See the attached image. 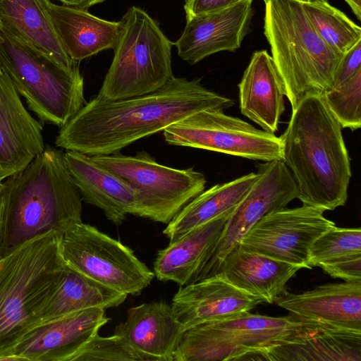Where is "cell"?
<instances>
[{"mask_svg": "<svg viewBox=\"0 0 361 361\" xmlns=\"http://www.w3.org/2000/svg\"><path fill=\"white\" fill-rule=\"evenodd\" d=\"M274 302L298 316L361 331V282L326 283L301 293L286 290Z\"/></svg>", "mask_w": 361, "mask_h": 361, "instance_id": "obj_18", "label": "cell"}, {"mask_svg": "<svg viewBox=\"0 0 361 361\" xmlns=\"http://www.w3.org/2000/svg\"><path fill=\"white\" fill-rule=\"evenodd\" d=\"M0 258L48 231L61 237L82 223V197L66 166L63 153L47 147L4 182Z\"/></svg>", "mask_w": 361, "mask_h": 361, "instance_id": "obj_3", "label": "cell"}, {"mask_svg": "<svg viewBox=\"0 0 361 361\" xmlns=\"http://www.w3.org/2000/svg\"><path fill=\"white\" fill-rule=\"evenodd\" d=\"M1 1V0H0ZM2 25V23H1V17H0V27H1Z\"/></svg>", "mask_w": 361, "mask_h": 361, "instance_id": "obj_40", "label": "cell"}, {"mask_svg": "<svg viewBox=\"0 0 361 361\" xmlns=\"http://www.w3.org/2000/svg\"><path fill=\"white\" fill-rule=\"evenodd\" d=\"M230 215L200 226L159 250L154 263V276L180 286L192 283L218 242Z\"/></svg>", "mask_w": 361, "mask_h": 361, "instance_id": "obj_23", "label": "cell"}, {"mask_svg": "<svg viewBox=\"0 0 361 361\" xmlns=\"http://www.w3.org/2000/svg\"><path fill=\"white\" fill-rule=\"evenodd\" d=\"M256 360L361 361V331L325 326L274 347Z\"/></svg>", "mask_w": 361, "mask_h": 361, "instance_id": "obj_26", "label": "cell"}, {"mask_svg": "<svg viewBox=\"0 0 361 361\" xmlns=\"http://www.w3.org/2000/svg\"><path fill=\"white\" fill-rule=\"evenodd\" d=\"M243 115L263 130L275 133L285 111V86L279 70L266 50L253 53L238 84Z\"/></svg>", "mask_w": 361, "mask_h": 361, "instance_id": "obj_20", "label": "cell"}, {"mask_svg": "<svg viewBox=\"0 0 361 361\" xmlns=\"http://www.w3.org/2000/svg\"><path fill=\"white\" fill-rule=\"evenodd\" d=\"M184 331L172 305L154 301L130 308L126 320L116 326L114 334L154 361H173Z\"/></svg>", "mask_w": 361, "mask_h": 361, "instance_id": "obj_21", "label": "cell"}, {"mask_svg": "<svg viewBox=\"0 0 361 361\" xmlns=\"http://www.w3.org/2000/svg\"><path fill=\"white\" fill-rule=\"evenodd\" d=\"M321 97L342 128L354 131L361 127V70Z\"/></svg>", "mask_w": 361, "mask_h": 361, "instance_id": "obj_30", "label": "cell"}, {"mask_svg": "<svg viewBox=\"0 0 361 361\" xmlns=\"http://www.w3.org/2000/svg\"><path fill=\"white\" fill-rule=\"evenodd\" d=\"M0 67L42 122L61 128L86 104L78 63L63 65L3 24Z\"/></svg>", "mask_w": 361, "mask_h": 361, "instance_id": "obj_6", "label": "cell"}, {"mask_svg": "<svg viewBox=\"0 0 361 361\" xmlns=\"http://www.w3.org/2000/svg\"><path fill=\"white\" fill-rule=\"evenodd\" d=\"M325 326H330L293 313L274 317L245 312L185 330L173 361L255 360L274 347Z\"/></svg>", "mask_w": 361, "mask_h": 361, "instance_id": "obj_7", "label": "cell"}, {"mask_svg": "<svg viewBox=\"0 0 361 361\" xmlns=\"http://www.w3.org/2000/svg\"><path fill=\"white\" fill-rule=\"evenodd\" d=\"M257 177V173H250L202 191L173 218L163 233L171 243L200 226L220 216L230 215Z\"/></svg>", "mask_w": 361, "mask_h": 361, "instance_id": "obj_25", "label": "cell"}, {"mask_svg": "<svg viewBox=\"0 0 361 361\" xmlns=\"http://www.w3.org/2000/svg\"><path fill=\"white\" fill-rule=\"evenodd\" d=\"M62 4L76 8L87 11L88 8L96 4L104 2L105 0H58Z\"/></svg>", "mask_w": 361, "mask_h": 361, "instance_id": "obj_36", "label": "cell"}, {"mask_svg": "<svg viewBox=\"0 0 361 361\" xmlns=\"http://www.w3.org/2000/svg\"><path fill=\"white\" fill-rule=\"evenodd\" d=\"M63 159L85 202L101 209L117 225L126 214L135 215L139 192L130 183L97 164L91 156L66 150Z\"/></svg>", "mask_w": 361, "mask_h": 361, "instance_id": "obj_19", "label": "cell"}, {"mask_svg": "<svg viewBox=\"0 0 361 361\" xmlns=\"http://www.w3.org/2000/svg\"><path fill=\"white\" fill-rule=\"evenodd\" d=\"M324 212L305 204L274 211L260 219L238 245L301 269H311L308 262L311 245L320 235L336 226L324 217Z\"/></svg>", "mask_w": 361, "mask_h": 361, "instance_id": "obj_13", "label": "cell"}, {"mask_svg": "<svg viewBox=\"0 0 361 361\" xmlns=\"http://www.w3.org/2000/svg\"><path fill=\"white\" fill-rule=\"evenodd\" d=\"M51 17L61 42L74 61L115 47L119 21H109L87 11L51 3Z\"/></svg>", "mask_w": 361, "mask_h": 361, "instance_id": "obj_24", "label": "cell"}, {"mask_svg": "<svg viewBox=\"0 0 361 361\" xmlns=\"http://www.w3.org/2000/svg\"><path fill=\"white\" fill-rule=\"evenodd\" d=\"M61 236L48 231L0 258V361L40 324V313L63 274Z\"/></svg>", "mask_w": 361, "mask_h": 361, "instance_id": "obj_4", "label": "cell"}, {"mask_svg": "<svg viewBox=\"0 0 361 361\" xmlns=\"http://www.w3.org/2000/svg\"><path fill=\"white\" fill-rule=\"evenodd\" d=\"M52 0H1V23L68 67L77 63L64 49L54 25Z\"/></svg>", "mask_w": 361, "mask_h": 361, "instance_id": "obj_27", "label": "cell"}, {"mask_svg": "<svg viewBox=\"0 0 361 361\" xmlns=\"http://www.w3.org/2000/svg\"><path fill=\"white\" fill-rule=\"evenodd\" d=\"M243 0H185L186 18L219 11Z\"/></svg>", "mask_w": 361, "mask_h": 361, "instance_id": "obj_35", "label": "cell"}, {"mask_svg": "<svg viewBox=\"0 0 361 361\" xmlns=\"http://www.w3.org/2000/svg\"><path fill=\"white\" fill-rule=\"evenodd\" d=\"M257 170V178L229 216L218 242L192 282L216 275L226 255L260 219L286 208L297 198L296 183L282 160L259 164Z\"/></svg>", "mask_w": 361, "mask_h": 361, "instance_id": "obj_12", "label": "cell"}, {"mask_svg": "<svg viewBox=\"0 0 361 361\" xmlns=\"http://www.w3.org/2000/svg\"><path fill=\"white\" fill-rule=\"evenodd\" d=\"M269 1H270V0H264V1L265 3L268 2ZM295 1H300V2H306V1H311V0H295Z\"/></svg>", "mask_w": 361, "mask_h": 361, "instance_id": "obj_39", "label": "cell"}, {"mask_svg": "<svg viewBox=\"0 0 361 361\" xmlns=\"http://www.w3.org/2000/svg\"><path fill=\"white\" fill-rule=\"evenodd\" d=\"M59 248L67 266L121 293L138 295L154 277L131 249L83 222L61 237Z\"/></svg>", "mask_w": 361, "mask_h": 361, "instance_id": "obj_10", "label": "cell"}, {"mask_svg": "<svg viewBox=\"0 0 361 361\" xmlns=\"http://www.w3.org/2000/svg\"><path fill=\"white\" fill-rule=\"evenodd\" d=\"M305 13L321 39L344 55L361 39V28L327 0L302 2Z\"/></svg>", "mask_w": 361, "mask_h": 361, "instance_id": "obj_29", "label": "cell"}, {"mask_svg": "<svg viewBox=\"0 0 361 361\" xmlns=\"http://www.w3.org/2000/svg\"><path fill=\"white\" fill-rule=\"evenodd\" d=\"M253 0H243L225 9L186 18L184 30L175 42L178 56L189 64L222 51L239 49L247 34Z\"/></svg>", "mask_w": 361, "mask_h": 361, "instance_id": "obj_16", "label": "cell"}, {"mask_svg": "<svg viewBox=\"0 0 361 361\" xmlns=\"http://www.w3.org/2000/svg\"><path fill=\"white\" fill-rule=\"evenodd\" d=\"M233 104L200 79L174 76L145 94L116 100L94 97L60 128L55 145L89 156L116 154L196 112Z\"/></svg>", "mask_w": 361, "mask_h": 361, "instance_id": "obj_1", "label": "cell"}, {"mask_svg": "<svg viewBox=\"0 0 361 361\" xmlns=\"http://www.w3.org/2000/svg\"><path fill=\"white\" fill-rule=\"evenodd\" d=\"M265 302L231 284L221 274L180 286L171 305L185 331L209 322L250 312Z\"/></svg>", "mask_w": 361, "mask_h": 361, "instance_id": "obj_17", "label": "cell"}, {"mask_svg": "<svg viewBox=\"0 0 361 361\" xmlns=\"http://www.w3.org/2000/svg\"><path fill=\"white\" fill-rule=\"evenodd\" d=\"M127 296L66 264L59 284L41 311L40 324L82 310L117 307Z\"/></svg>", "mask_w": 361, "mask_h": 361, "instance_id": "obj_28", "label": "cell"}, {"mask_svg": "<svg viewBox=\"0 0 361 361\" xmlns=\"http://www.w3.org/2000/svg\"><path fill=\"white\" fill-rule=\"evenodd\" d=\"M360 70L361 39L343 55L334 75L331 88L344 82Z\"/></svg>", "mask_w": 361, "mask_h": 361, "instance_id": "obj_34", "label": "cell"}, {"mask_svg": "<svg viewBox=\"0 0 361 361\" xmlns=\"http://www.w3.org/2000/svg\"><path fill=\"white\" fill-rule=\"evenodd\" d=\"M171 42L149 14L130 7L119 21L114 58L97 97L116 100L154 92L173 76Z\"/></svg>", "mask_w": 361, "mask_h": 361, "instance_id": "obj_8", "label": "cell"}, {"mask_svg": "<svg viewBox=\"0 0 361 361\" xmlns=\"http://www.w3.org/2000/svg\"><path fill=\"white\" fill-rule=\"evenodd\" d=\"M105 308L92 307L41 324L14 348L18 360L71 361L109 320Z\"/></svg>", "mask_w": 361, "mask_h": 361, "instance_id": "obj_14", "label": "cell"}, {"mask_svg": "<svg viewBox=\"0 0 361 361\" xmlns=\"http://www.w3.org/2000/svg\"><path fill=\"white\" fill-rule=\"evenodd\" d=\"M4 178L0 176V245L2 235V227L4 220Z\"/></svg>", "mask_w": 361, "mask_h": 361, "instance_id": "obj_37", "label": "cell"}, {"mask_svg": "<svg viewBox=\"0 0 361 361\" xmlns=\"http://www.w3.org/2000/svg\"><path fill=\"white\" fill-rule=\"evenodd\" d=\"M361 253L360 228H338L336 226L320 235L311 245L308 262L310 266Z\"/></svg>", "mask_w": 361, "mask_h": 361, "instance_id": "obj_31", "label": "cell"}, {"mask_svg": "<svg viewBox=\"0 0 361 361\" xmlns=\"http://www.w3.org/2000/svg\"><path fill=\"white\" fill-rule=\"evenodd\" d=\"M99 166L119 176L139 192L135 216L169 224L204 190L206 178L192 167L178 169L157 163L147 152L91 156Z\"/></svg>", "mask_w": 361, "mask_h": 361, "instance_id": "obj_9", "label": "cell"}, {"mask_svg": "<svg viewBox=\"0 0 361 361\" xmlns=\"http://www.w3.org/2000/svg\"><path fill=\"white\" fill-rule=\"evenodd\" d=\"M319 267L333 278L361 282V253L323 263Z\"/></svg>", "mask_w": 361, "mask_h": 361, "instance_id": "obj_33", "label": "cell"}, {"mask_svg": "<svg viewBox=\"0 0 361 361\" xmlns=\"http://www.w3.org/2000/svg\"><path fill=\"white\" fill-rule=\"evenodd\" d=\"M358 20H361V0H345Z\"/></svg>", "mask_w": 361, "mask_h": 361, "instance_id": "obj_38", "label": "cell"}, {"mask_svg": "<svg viewBox=\"0 0 361 361\" xmlns=\"http://www.w3.org/2000/svg\"><path fill=\"white\" fill-rule=\"evenodd\" d=\"M172 145L218 152L252 160H282V142L274 133L256 128L221 109L196 112L166 128Z\"/></svg>", "mask_w": 361, "mask_h": 361, "instance_id": "obj_11", "label": "cell"}, {"mask_svg": "<svg viewBox=\"0 0 361 361\" xmlns=\"http://www.w3.org/2000/svg\"><path fill=\"white\" fill-rule=\"evenodd\" d=\"M300 269V267L245 250L238 245L224 257L216 274L271 304L286 290L287 282Z\"/></svg>", "mask_w": 361, "mask_h": 361, "instance_id": "obj_22", "label": "cell"}, {"mask_svg": "<svg viewBox=\"0 0 361 361\" xmlns=\"http://www.w3.org/2000/svg\"><path fill=\"white\" fill-rule=\"evenodd\" d=\"M154 361L133 346L121 336L92 337L71 361Z\"/></svg>", "mask_w": 361, "mask_h": 361, "instance_id": "obj_32", "label": "cell"}, {"mask_svg": "<svg viewBox=\"0 0 361 361\" xmlns=\"http://www.w3.org/2000/svg\"><path fill=\"white\" fill-rule=\"evenodd\" d=\"M45 148L42 126L25 109L11 78L1 68L0 176L4 179L20 172Z\"/></svg>", "mask_w": 361, "mask_h": 361, "instance_id": "obj_15", "label": "cell"}, {"mask_svg": "<svg viewBox=\"0 0 361 361\" xmlns=\"http://www.w3.org/2000/svg\"><path fill=\"white\" fill-rule=\"evenodd\" d=\"M341 130L321 96L307 97L292 109L280 136L282 161L305 205L325 212L347 201L352 174Z\"/></svg>", "mask_w": 361, "mask_h": 361, "instance_id": "obj_2", "label": "cell"}, {"mask_svg": "<svg viewBox=\"0 0 361 361\" xmlns=\"http://www.w3.org/2000/svg\"><path fill=\"white\" fill-rule=\"evenodd\" d=\"M265 5L264 34L293 109L305 98L331 88L343 56L318 35L302 2L270 0Z\"/></svg>", "mask_w": 361, "mask_h": 361, "instance_id": "obj_5", "label": "cell"}]
</instances>
